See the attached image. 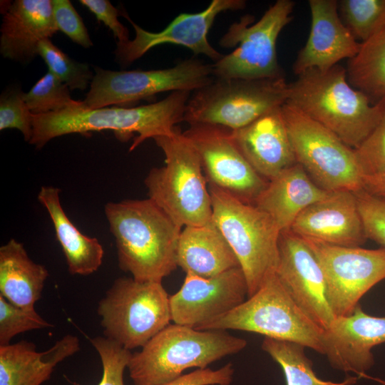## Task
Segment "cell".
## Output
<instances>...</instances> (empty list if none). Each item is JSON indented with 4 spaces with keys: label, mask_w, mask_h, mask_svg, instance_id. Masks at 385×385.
Listing matches in <instances>:
<instances>
[{
    "label": "cell",
    "mask_w": 385,
    "mask_h": 385,
    "mask_svg": "<svg viewBox=\"0 0 385 385\" xmlns=\"http://www.w3.org/2000/svg\"><path fill=\"white\" fill-rule=\"evenodd\" d=\"M58 31L51 0H16L2 19L1 54L15 61L29 63L38 55V43Z\"/></svg>",
    "instance_id": "cell-22"
},
{
    "label": "cell",
    "mask_w": 385,
    "mask_h": 385,
    "mask_svg": "<svg viewBox=\"0 0 385 385\" xmlns=\"http://www.w3.org/2000/svg\"><path fill=\"white\" fill-rule=\"evenodd\" d=\"M48 276L46 268L29 257L22 243L11 239L0 247V294L12 304L34 308Z\"/></svg>",
    "instance_id": "cell-27"
},
{
    "label": "cell",
    "mask_w": 385,
    "mask_h": 385,
    "mask_svg": "<svg viewBox=\"0 0 385 385\" xmlns=\"http://www.w3.org/2000/svg\"><path fill=\"white\" fill-rule=\"evenodd\" d=\"M285 78L245 79L215 78L192 92L183 121L206 123L237 130L247 125L287 101Z\"/></svg>",
    "instance_id": "cell-8"
},
{
    "label": "cell",
    "mask_w": 385,
    "mask_h": 385,
    "mask_svg": "<svg viewBox=\"0 0 385 385\" xmlns=\"http://www.w3.org/2000/svg\"><path fill=\"white\" fill-rule=\"evenodd\" d=\"M154 140L165 155V165L151 169L145 180L149 198L182 227L211 222L208 183L194 146L178 129Z\"/></svg>",
    "instance_id": "cell-5"
},
{
    "label": "cell",
    "mask_w": 385,
    "mask_h": 385,
    "mask_svg": "<svg viewBox=\"0 0 385 385\" xmlns=\"http://www.w3.org/2000/svg\"><path fill=\"white\" fill-rule=\"evenodd\" d=\"M53 19L60 30L73 42L88 48L93 46L82 19L68 0H51Z\"/></svg>",
    "instance_id": "cell-38"
},
{
    "label": "cell",
    "mask_w": 385,
    "mask_h": 385,
    "mask_svg": "<svg viewBox=\"0 0 385 385\" xmlns=\"http://www.w3.org/2000/svg\"><path fill=\"white\" fill-rule=\"evenodd\" d=\"M363 189L385 200V173L363 177Z\"/></svg>",
    "instance_id": "cell-41"
},
{
    "label": "cell",
    "mask_w": 385,
    "mask_h": 385,
    "mask_svg": "<svg viewBox=\"0 0 385 385\" xmlns=\"http://www.w3.org/2000/svg\"><path fill=\"white\" fill-rule=\"evenodd\" d=\"M231 131L217 125L196 123L183 133L195 148L207 183L253 204L268 181L243 156Z\"/></svg>",
    "instance_id": "cell-14"
},
{
    "label": "cell",
    "mask_w": 385,
    "mask_h": 385,
    "mask_svg": "<svg viewBox=\"0 0 385 385\" xmlns=\"http://www.w3.org/2000/svg\"><path fill=\"white\" fill-rule=\"evenodd\" d=\"M294 2L277 0L255 24L245 15L232 24L219 44L232 52L212 64L215 78L268 79L283 77L277 54V41L292 19Z\"/></svg>",
    "instance_id": "cell-10"
},
{
    "label": "cell",
    "mask_w": 385,
    "mask_h": 385,
    "mask_svg": "<svg viewBox=\"0 0 385 385\" xmlns=\"http://www.w3.org/2000/svg\"><path fill=\"white\" fill-rule=\"evenodd\" d=\"M191 93L175 91L158 102L134 108L86 109L82 101L81 105L58 113L33 115V135L29 143L41 148L63 135L111 130L121 140L138 134L130 148L131 151L148 139L173 135L177 130L175 125L183 121Z\"/></svg>",
    "instance_id": "cell-2"
},
{
    "label": "cell",
    "mask_w": 385,
    "mask_h": 385,
    "mask_svg": "<svg viewBox=\"0 0 385 385\" xmlns=\"http://www.w3.org/2000/svg\"><path fill=\"white\" fill-rule=\"evenodd\" d=\"M303 239L322 267L327 299L335 317L351 314L361 298L385 279L384 247L370 250Z\"/></svg>",
    "instance_id": "cell-13"
},
{
    "label": "cell",
    "mask_w": 385,
    "mask_h": 385,
    "mask_svg": "<svg viewBox=\"0 0 385 385\" xmlns=\"http://www.w3.org/2000/svg\"><path fill=\"white\" fill-rule=\"evenodd\" d=\"M177 264L185 273L204 277L240 267L235 254L213 220L182 230Z\"/></svg>",
    "instance_id": "cell-25"
},
{
    "label": "cell",
    "mask_w": 385,
    "mask_h": 385,
    "mask_svg": "<svg viewBox=\"0 0 385 385\" xmlns=\"http://www.w3.org/2000/svg\"><path fill=\"white\" fill-rule=\"evenodd\" d=\"M103 366L102 379L98 385H125L123 374L132 353L118 343L102 337L91 339Z\"/></svg>",
    "instance_id": "cell-34"
},
{
    "label": "cell",
    "mask_w": 385,
    "mask_h": 385,
    "mask_svg": "<svg viewBox=\"0 0 385 385\" xmlns=\"http://www.w3.org/2000/svg\"><path fill=\"white\" fill-rule=\"evenodd\" d=\"M354 192L366 238L385 248V200L364 189Z\"/></svg>",
    "instance_id": "cell-37"
},
{
    "label": "cell",
    "mask_w": 385,
    "mask_h": 385,
    "mask_svg": "<svg viewBox=\"0 0 385 385\" xmlns=\"http://www.w3.org/2000/svg\"><path fill=\"white\" fill-rule=\"evenodd\" d=\"M245 5L246 1L244 0H212L202 11L180 14L163 30L158 32L144 30L135 24L126 13L123 12L122 16L133 26L135 36L133 40L117 42L115 59L125 67L153 47L171 43L186 47L195 55L202 54L216 62L223 54L208 41L207 34L211 26L219 14L226 11L242 10Z\"/></svg>",
    "instance_id": "cell-15"
},
{
    "label": "cell",
    "mask_w": 385,
    "mask_h": 385,
    "mask_svg": "<svg viewBox=\"0 0 385 385\" xmlns=\"http://www.w3.org/2000/svg\"><path fill=\"white\" fill-rule=\"evenodd\" d=\"M212 220L235 254L253 295L276 272L281 230L273 219L253 204L208 184Z\"/></svg>",
    "instance_id": "cell-7"
},
{
    "label": "cell",
    "mask_w": 385,
    "mask_h": 385,
    "mask_svg": "<svg viewBox=\"0 0 385 385\" xmlns=\"http://www.w3.org/2000/svg\"><path fill=\"white\" fill-rule=\"evenodd\" d=\"M380 118L361 144L354 149L364 176L385 173V98Z\"/></svg>",
    "instance_id": "cell-35"
},
{
    "label": "cell",
    "mask_w": 385,
    "mask_h": 385,
    "mask_svg": "<svg viewBox=\"0 0 385 385\" xmlns=\"http://www.w3.org/2000/svg\"><path fill=\"white\" fill-rule=\"evenodd\" d=\"M338 11L344 24L361 42L385 29V0H340Z\"/></svg>",
    "instance_id": "cell-30"
},
{
    "label": "cell",
    "mask_w": 385,
    "mask_h": 385,
    "mask_svg": "<svg viewBox=\"0 0 385 385\" xmlns=\"http://www.w3.org/2000/svg\"><path fill=\"white\" fill-rule=\"evenodd\" d=\"M37 197L51 217L69 272L88 275L97 271L103 261V246L96 238L83 234L68 217L61 203L60 190L42 186Z\"/></svg>",
    "instance_id": "cell-26"
},
{
    "label": "cell",
    "mask_w": 385,
    "mask_h": 385,
    "mask_svg": "<svg viewBox=\"0 0 385 385\" xmlns=\"http://www.w3.org/2000/svg\"><path fill=\"white\" fill-rule=\"evenodd\" d=\"M234 371L232 363L215 370L209 368L197 369L162 385H230L233 379Z\"/></svg>",
    "instance_id": "cell-39"
},
{
    "label": "cell",
    "mask_w": 385,
    "mask_h": 385,
    "mask_svg": "<svg viewBox=\"0 0 385 385\" xmlns=\"http://www.w3.org/2000/svg\"><path fill=\"white\" fill-rule=\"evenodd\" d=\"M247 294L240 267L210 277L187 272L180 289L170 296L172 321L195 329L237 307Z\"/></svg>",
    "instance_id": "cell-16"
},
{
    "label": "cell",
    "mask_w": 385,
    "mask_h": 385,
    "mask_svg": "<svg viewBox=\"0 0 385 385\" xmlns=\"http://www.w3.org/2000/svg\"><path fill=\"white\" fill-rule=\"evenodd\" d=\"M262 349L280 365L287 385H354L359 379L348 376L341 382L319 379L305 354V346L294 342L265 337Z\"/></svg>",
    "instance_id": "cell-29"
},
{
    "label": "cell",
    "mask_w": 385,
    "mask_h": 385,
    "mask_svg": "<svg viewBox=\"0 0 385 385\" xmlns=\"http://www.w3.org/2000/svg\"><path fill=\"white\" fill-rule=\"evenodd\" d=\"M356 149L376 125L382 98L372 105L368 96L348 81L346 68H312L288 85L286 102Z\"/></svg>",
    "instance_id": "cell-3"
},
{
    "label": "cell",
    "mask_w": 385,
    "mask_h": 385,
    "mask_svg": "<svg viewBox=\"0 0 385 385\" xmlns=\"http://www.w3.org/2000/svg\"><path fill=\"white\" fill-rule=\"evenodd\" d=\"M299 164L286 168L269 180L253 205L268 214L281 231L290 230L299 214L328 194Z\"/></svg>",
    "instance_id": "cell-23"
},
{
    "label": "cell",
    "mask_w": 385,
    "mask_h": 385,
    "mask_svg": "<svg viewBox=\"0 0 385 385\" xmlns=\"http://www.w3.org/2000/svg\"><path fill=\"white\" fill-rule=\"evenodd\" d=\"M118 265L138 281L162 282L177 267L182 227L149 197L108 202Z\"/></svg>",
    "instance_id": "cell-1"
},
{
    "label": "cell",
    "mask_w": 385,
    "mask_h": 385,
    "mask_svg": "<svg viewBox=\"0 0 385 385\" xmlns=\"http://www.w3.org/2000/svg\"><path fill=\"white\" fill-rule=\"evenodd\" d=\"M38 53L46 63L48 71L72 91L85 90L93 78L94 74L87 63L71 59L49 38L38 43Z\"/></svg>",
    "instance_id": "cell-32"
},
{
    "label": "cell",
    "mask_w": 385,
    "mask_h": 385,
    "mask_svg": "<svg viewBox=\"0 0 385 385\" xmlns=\"http://www.w3.org/2000/svg\"><path fill=\"white\" fill-rule=\"evenodd\" d=\"M195 329L254 332L324 354L325 330L299 306L276 272L269 276L247 300Z\"/></svg>",
    "instance_id": "cell-6"
},
{
    "label": "cell",
    "mask_w": 385,
    "mask_h": 385,
    "mask_svg": "<svg viewBox=\"0 0 385 385\" xmlns=\"http://www.w3.org/2000/svg\"><path fill=\"white\" fill-rule=\"evenodd\" d=\"M383 343L385 317L369 315L358 304L351 314L335 317L325 330L324 354L334 369L360 378L374 364L372 349Z\"/></svg>",
    "instance_id": "cell-18"
},
{
    "label": "cell",
    "mask_w": 385,
    "mask_h": 385,
    "mask_svg": "<svg viewBox=\"0 0 385 385\" xmlns=\"http://www.w3.org/2000/svg\"><path fill=\"white\" fill-rule=\"evenodd\" d=\"M19 89L8 90L0 98V130L17 129L24 140L30 142L33 135V115Z\"/></svg>",
    "instance_id": "cell-36"
},
{
    "label": "cell",
    "mask_w": 385,
    "mask_h": 385,
    "mask_svg": "<svg viewBox=\"0 0 385 385\" xmlns=\"http://www.w3.org/2000/svg\"><path fill=\"white\" fill-rule=\"evenodd\" d=\"M275 272L299 306L327 329L335 316L327 299L323 271L305 240L290 230L280 233Z\"/></svg>",
    "instance_id": "cell-17"
},
{
    "label": "cell",
    "mask_w": 385,
    "mask_h": 385,
    "mask_svg": "<svg viewBox=\"0 0 385 385\" xmlns=\"http://www.w3.org/2000/svg\"><path fill=\"white\" fill-rule=\"evenodd\" d=\"M246 346L245 339L226 331L197 330L170 324L140 351L132 353L128 369L133 385H162L188 369H205Z\"/></svg>",
    "instance_id": "cell-4"
},
{
    "label": "cell",
    "mask_w": 385,
    "mask_h": 385,
    "mask_svg": "<svg viewBox=\"0 0 385 385\" xmlns=\"http://www.w3.org/2000/svg\"><path fill=\"white\" fill-rule=\"evenodd\" d=\"M105 337L126 349L142 348L172 321L162 282L117 278L98 302Z\"/></svg>",
    "instance_id": "cell-9"
},
{
    "label": "cell",
    "mask_w": 385,
    "mask_h": 385,
    "mask_svg": "<svg viewBox=\"0 0 385 385\" xmlns=\"http://www.w3.org/2000/svg\"><path fill=\"white\" fill-rule=\"evenodd\" d=\"M80 2L95 14L113 33L118 42L129 40L128 29L118 21L123 12L114 7L108 0H81Z\"/></svg>",
    "instance_id": "cell-40"
},
{
    "label": "cell",
    "mask_w": 385,
    "mask_h": 385,
    "mask_svg": "<svg viewBox=\"0 0 385 385\" xmlns=\"http://www.w3.org/2000/svg\"><path fill=\"white\" fill-rule=\"evenodd\" d=\"M79 349V339L72 334L41 352L36 350L34 343L24 340L0 346V385H41L58 363Z\"/></svg>",
    "instance_id": "cell-24"
},
{
    "label": "cell",
    "mask_w": 385,
    "mask_h": 385,
    "mask_svg": "<svg viewBox=\"0 0 385 385\" xmlns=\"http://www.w3.org/2000/svg\"><path fill=\"white\" fill-rule=\"evenodd\" d=\"M231 134L245 159L267 181L297 163L282 106Z\"/></svg>",
    "instance_id": "cell-21"
},
{
    "label": "cell",
    "mask_w": 385,
    "mask_h": 385,
    "mask_svg": "<svg viewBox=\"0 0 385 385\" xmlns=\"http://www.w3.org/2000/svg\"><path fill=\"white\" fill-rule=\"evenodd\" d=\"M357 53L348 60L349 83L365 93L385 98V29L360 42Z\"/></svg>",
    "instance_id": "cell-28"
},
{
    "label": "cell",
    "mask_w": 385,
    "mask_h": 385,
    "mask_svg": "<svg viewBox=\"0 0 385 385\" xmlns=\"http://www.w3.org/2000/svg\"><path fill=\"white\" fill-rule=\"evenodd\" d=\"M90 90L83 101L86 109L133 103L168 91L194 92L214 78L212 64L197 58L158 70L108 71L95 66Z\"/></svg>",
    "instance_id": "cell-12"
},
{
    "label": "cell",
    "mask_w": 385,
    "mask_h": 385,
    "mask_svg": "<svg viewBox=\"0 0 385 385\" xmlns=\"http://www.w3.org/2000/svg\"><path fill=\"white\" fill-rule=\"evenodd\" d=\"M290 230L303 237L329 245L359 247L366 239L355 192L331 191L304 209Z\"/></svg>",
    "instance_id": "cell-19"
},
{
    "label": "cell",
    "mask_w": 385,
    "mask_h": 385,
    "mask_svg": "<svg viewBox=\"0 0 385 385\" xmlns=\"http://www.w3.org/2000/svg\"><path fill=\"white\" fill-rule=\"evenodd\" d=\"M53 324L34 309L18 307L0 294V346L10 344L18 334L47 327Z\"/></svg>",
    "instance_id": "cell-33"
},
{
    "label": "cell",
    "mask_w": 385,
    "mask_h": 385,
    "mask_svg": "<svg viewBox=\"0 0 385 385\" xmlns=\"http://www.w3.org/2000/svg\"><path fill=\"white\" fill-rule=\"evenodd\" d=\"M361 377L362 378H366V379H371L381 385H385V380L384 379H379V378H376V377H373V376H369L368 374H366V373L362 374L361 376ZM360 377V378H361Z\"/></svg>",
    "instance_id": "cell-42"
},
{
    "label": "cell",
    "mask_w": 385,
    "mask_h": 385,
    "mask_svg": "<svg viewBox=\"0 0 385 385\" xmlns=\"http://www.w3.org/2000/svg\"><path fill=\"white\" fill-rule=\"evenodd\" d=\"M308 4L311 28L307 42L293 63L297 76L312 68L330 69L340 61L353 58L361 43L342 22L338 1L309 0Z\"/></svg>",
    "instance_id": "cell-20"
},
{
    "label": "cell",
    "mask_w": 385,
    "mask_h": 385,
    "mask_svg": "<svg viewBox=\"0 0 385 385\" xmlns=\"http://www.w3.org/2000/svg\"><path fill=\"white\" fill-rule=\"evenodd\" d=\"M22 97L32 115L58 113L78 106L82 101L72 99L68 86L48 71Z\"/></svg>",
    "instance_id": "cell-31"
},
{
    "label": "cell",
    "mask_w": 385,
    "mask_h": 385,
    "mask_svg": "<svg viewBox=\"0 0 385 385\" xmlns=\"http://www.w3.org/2000/svg\"><path fill=\"white\" fill-rule=\"evenodd\" d=\"M282 111L296 161L319 187L329 192L363 189L354 149L291 105L284 103Z\"/></svg>",
    "instance_id": "cell-11"
}]
</instances>
